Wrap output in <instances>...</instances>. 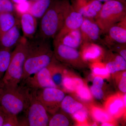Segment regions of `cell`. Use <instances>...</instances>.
Returning a JSON list of instances; mask_svg holds the SVG:
<instances>
[{
	"label": "cell",
	"instance_id": "cell-20",
	"mask_svg": "<svg viewBox=\"0 0 126 126\" xmlns=\"http://www.w3.org/2000/svg\"><path fill=\"white\" fill-rule=\"evenodd\" d=\"M18 20L15 16V13L8 12L0 13V37L14 26Z\"/></svg>",
	"mask_w": 126,
	"mask_h": 126
},
{
	"label": "cell",
	"instance_id": "cell-35",
	"mask_svg": "<svg viewBox=\"0 0 126 126\" xmlns=\"http://www.w3.org/2000/svg\"><path fill=\"white\" fill-rule=\"evenodd\" d=\"M93 72L94 74L102 76H106L109 74L105 68L97 67L94 68L93 70Z\"/></svg>",
	"mask_w": 126,
	"mask_h": 126
},
{
	"label": "cell",
	"instance_id": "cell-9",
	"mask_svg": "<svg viewBox=\"0 0 126 126\" xmlns=\"http://www.w3.org/2000/svg\"><path fill=\"white\" fill-rule=\"evenodd\" d=\"M36 96L48 113L54 114L61 107L65 96L64 93L58 88H47L36 92Z\"/></svg>",
	"mask_w": 126,
	"mask_h": 126
},
{
	"label": "cell",
	"instance_id": "cell-37",
	"mask_svg": "<svg viewBox=\"0 0 126 126\" xmlns=\"http://www.w3.org/2000/svg\"><path fill=\"white\" fill-rule=\"evenodd\" d=\"M6 114L0 108V126H3Z\"/></svg>",
	"mask_w": 126,
	"mask_h": 126
},
{
	"label": "cell",
	"instance_id": "cell-33",
	"mask_svg": "<svg viewBox=\"0 0 126 126\" xmlns=\"http://www.w3.org/2000/svg\"><path fill=\"white\" fill-rule=\"evenodd\" d=\"M90 92L92 95L96 99L101 100L103 97L104 93L102 88L97 87L92 85L90 88Z\"/></svg>",
	"mask_w": 126,
	"mask_h": 126
},
{
	"label": "cell",
	"instance_id": "cell-27",
	"mask_svg": "<svg viewBox=\"0 0 126 126\" xmlns=\"http://www.w3.org/2000/svg\"><path fill=\"white\" fill-rule=\"evenodd\" d=\"M30 6V1L29 0L19 4H14L15 13L19 17L23 14L29 13Z\"/></svg>",
	"mask_w": 126,
	"mask_h": 126
},
{
	"label": "cell",
	"instance_id": "cell-14",
	"mask_svg": "<svg viewBox=\"0 0 126 126\" xmlns=\"http://www.w3.org/2000/svg\"><path fill=\"white\" fill-rule=\"evenodd\" d=\"M19 20L10 29L4 33L0 37V49L11 50L19 42L21 36L20 34Z\"/></svg>",
	"mask_w": 126,
	"mask_h": 126
},
{
	"label": "cell",
	"instance_id": "cell-26",
	"mask_svg": "<svg viewBox=\"0 0 126 126\" xmlns=\"http://www.w3.org/2000/svg\"><path fill=\"white\" fill-rule=\"evenodd\" d=\"M92 114L94 119L102 123L108 122L111 119V117L109 113L99 109H94Z\"/></svg>",
	"mask_w": 126,
	"mask_h": 126
},
{
	"label": "cell",
	"instance_id": "cell-31",
	"mask_svg": "<svg viewBox=\"0 0 126 126\" xmlns=\"http://www.w3.org/2000/svg\"><path fill=\"white\" fill-rule=\"evenodd\" d=\"M6 117L3 126H19V121L17 115L6 114Z\"/></svg>",
	"mask_w": 126,
	"mask_h": 126
},
{
	"label": "cell",
	"instance_id": "cell-1",
	"mask_svg": "<svg viewBox=\"0 0 126 126\" xmlns=\"http://www.w3.org/2000/svg\"><path fill=\"white\" fill-rule=\"evenodd\" d=\"M28 40L21 82L48 66L55 58L50 40L39 37Z\"/></svg>",
	"mask_w": 126,
	"mask_h": 126
},
{
	"label": "cell",
	"instance_id": "cell-40",
	"mask_svg": "<svg viewBox=\"0 0 126 126\" xmlns=\"http://www.w3.org/2000/svg\"><path fill=\"white\" fill-rule=\"evenodd\" d=\"M4 88V86H3L2 82L1 81H0V98L1 96L2 92H3Z\"/></svg>",
	"mask_w": 126,
	"mask_h": 126
},
{
	"label": "cell",
	"instance_id": "cell-19",
	"mask_svg": "<svg viewBox=\"0 0 126 126\" xmlns=\"http://www.w3.org/2000/svg\"><path fill=\"white\" fill-rule=\"evenodd\" d=\"M52 0H30V6L29 13L37 19L41 18L49 7Z\"/></svg>",
	"mask_w": 126,
	"mask_h": 126
},
{
	"label": "cell",
	"instance_id": "cell-17",
	"mask_svg": "<svg viewBox=\"0 0 126 126\" xmlns=\"http://www.w3.org/2000/svg\"><path fill=\"white\" fill-rule=\"evenodd\" d=\"M81 53L83 59L86 61L96 60L103 55L102 48L98 44L86 43L82 44Z\"/></svg>",
	"mask_w": 126,
	"mask_h": 126
},
{
	"label": "cell",
	"instance_id": "cell-22",
	"mask_svg": "<svg viewBox=\"0 0 126 126\" xmlns=\"http://www.w3.org/2000/svg\"><path fill=\"white\" fill-rule=\"evenodd\" d=\"M11 50L0 49V82L4 76L11 58Z\"/></svg>",
	"mask_w": 126,
	"mask_h": 126
},
{
	"label": "cell",
	"instance_id": "cell-39",
	"mask_svg": "<svg viewBox=\"0 0 126 126\" xmlns=\"http://www.w3.org/2000/svg\"><path fill=\"white\" fill-rule=\"evenodd\" d=\"M101 2H106L107 1H110L114 0H97ZM115 0L119 1H121V2H123V3L126 4V0Z\"/></svg>",
	"mask_w": 126,
	"mask_h": 126
},
{
	"label": "cell",
	"instance_id": "cell-30",
	"mask_svg": "<svg viewBox=\"0 0 126 126\" xmlns=\"http://www.w3.org/2000/svg\"><path fill=\"white\" fill-rule=\"evenodd\" d=\"M126 44H116L109 46L108 47L112 51L117 53L126 60Z\"/></svg>",
	"mask_w": 126,
	"mask_h": 126
},
{
	"label": "cell",
	"instance_id": "cell-8",
	"mask_svg": "<svg viewBox=\"0 0 126 126\" xmlns=\"http://www.w3.org/2000/svg\"><path fill=\"white\" fill-rule=\"evenodd\" d=\"M53 44L54 57L59 63L77 67H82L86 64V61L77 49L55 40H53Z\"/></svg>",
	"mask_w": 126,
	"mask_h": 126
},
{
	"label": "cell",
	"instance_id": "cell-38",
	"mask_svg": "<svg viewBox=\"0 0 126 126\" xmlns=\"http://www.w3.org/2000/svg\"><path fill=\"white\" fill-rule=\"evenodd\" d=\"M14 4H19L21 2H25L28 0H10Z\"/></svg>",
	"mask_w": 126,
	"mask_h": 126
},
{
	"label": "cell",
	"instance_id": "cell-13",
	"mask_svg": "<svg viewBox=\"0 0 126 126\" xmlns=\"http://www.w3.org/2000/svg\"><path fill=\"white\" fill-rule=\"evenodd\" d=\"M84 18L81 14L74 10L70 4L65 14L63 27L54 39H58L69 32L79 29Z\"/></svg>",
	"mask_w": 126,
	"mask_h": 126
},
{
	"label": "cell",
	"instance_id": "cell-3",
	"mask_svg": "<svg viewBox=\"0 0 126 126\" xmlns=\"http://www.w3.org/2000/svg\"><path fill=\"white\" fill-rule=\"evenodd\" d=\"M28 39L21 36L19 42L12 52L9 66L1 80L4 88L17 87L22 80L26 58Z\"/></svg>",
	"mask_w": 126,
	"mask_h": 126
},
{
	"label": "cell",
	"instance_id": "cell-6",
	"mask_svg": "<svg viewBox=\"0 0 126 126\" xmlns=\"http://www.w3.org/2000/svg\"><path fill=\"white\" fill-rule=\"evenodd\" d=\"M30 89L29 102L24 111L25 117L21 121L19 120L20 126H48L49 119L48 112L36 96V90Z\"/></svg>",
	"mask_w": 126,
	"mask_h": 126
},
{
	"label": "cell",
	"instance_id": "cell-36",
	"mask_svg": "<svg viewBox=\"0 0 126 126\" xmlns=\"http://www.w3.org/2000/svg\"><path fill=\"white\" fill-rule=\"evenodd\" d=\"M104 84V80L102 78L97 76L94 78L93 81V85L96 87L102 88Z\"/></svg>",
	"mask_w": 126,
	"mask_h": 126
},
{
	"label": "cell",
	"instance_id": "cell-28",
	"mask_svg": "<svg viewBox=\"0 0 126 126\" xmlns=\"http://www.w3.org/2000/svg\"><path fill=\"white\" fill-rule=\"evenodd\" d=\"M76 92L78 96L82 100L88 101L92 99V94L90 90L84 85L79 88Z\"/></svg>",
	"mask_w": 126,
	"mask_h": 126
},
{
	"label": "cell",
	"instance_id": "cell-16",
	"mask_svg": "<svg viewBox=\"0 0 126 126\" xmlns=\"http://www.w3.org/2000/svg\"><path fill=\"white\" fill-rule=\"evenodd\" d=\"M20 23L23 36L28 39L34 38L37 28V19L29 13L20 16Z\"/></svg>",
	"mask_w": 126,
	"mask_h": 126
},
{
	"label": "cell",
	"instance_id": "cell-5",
	"mask_svg": "<svg viewBox=\"0 0 126 126\" xmlns=\"http://www.w3.org/2000/svg\"><path fill=\"white\" fill-rule=\"evenodd\" d=\"M126 18V4L114 0L103 4L94 20L104 34L111 26Z\"/></svg>",
	"mask_w": 126,
	"mask_h": 126
},
{
	"label": "cell",
	"instance_id": "cell-10",
	"mask_svg": "<svg viewBox=\"0 0 126 126\" xmlns=\"http://www.w3.org/2000/svg\"><path fill=\"white\" fill-rule=\"evenodd\" d=\"M82 43H102L101 30L94 19L84 18L79 28Z\"/></svg>",
	"mask_w": 126,
	"mask_h": 126
},
{
	"label": "cell",
	"instance_id": "cell-42",
	"mask_svg": "<svg viewBox=\"0 0 126 126\" xmlns=\"http://www.w3.org/2000/svg\"><path fill=\"white\" fill-rule=\"evenodd\" d=\"M126 94H125L124 96V98H123V102H124V106H125V107H126Z\"/></svg>",
	"mask_w": 126,
	"mask_h": 126
},
{
	"label": "cell",
	"instance_id": "cell-29",
	"mask_svg": "<svg viewBox=\"0 0 126 126\" xmlns=\"http://www.w3.org/2000/svg\"><path fill=\"white\" fill-rule=\"evenodd\" d=\"M5 12L15 13L14 4L10 0H0V13Z\"/></svg>",
	"mask_w": 126,
	"mask_h": 126
},
{
	"label": "cell",
	"instance_id": "cell-21",
	"mask_svg": "<svg viewBox=\"0 0 126 126\" xmlns=\"http://www.w3.org/2000/svg\"><path fill=\"white\" fill-rule=\"evenodd\" d=\"M60 108L63 111L73 114L83 108L82 103L77 101L70 96L64 97L61 103Z\"/></svg>",
	"mask_w": 126,
	"mask_h": 126
},
{
	"label": "cell",
	"instance_id": "cell-4",
	"mask_svg": "<svg viewBox=\"0 0 126 126\" xmlns=\"http://www.w3.org/2000/svg\"><path fill=\"white\" fill-rule=\"evenodd\" d=\"M30 89L23 84L14 88H4L0 98V108L7 114L17 115L27 108Z\"/></svg>",
	"mask_w": 126,
	"mask_h": 126
},
{
	"label": "cell",
	"instance_id": "cell-12",
	"mask_svg": "<svg viewBox=\"0 0 126 126\" xmlns=\"http://www.w3.org/2000/svg\"><path fill=\"white\" fill-rule=\"evenodd\" d=\"M102 43L108 47L113 44H126V18L109 28Z\"/></svg>",
	"mask_w": 126,
	"mask_h": 126
},
{
	"label": "cell",
	"instance_id": "cell-25",
	"mask_svg": "<svg viewBox=\"0 0 126 126\" xmlns=\"http://www.w3.org/2000/svg\"><path fill=\"white\" fill-rule=\"evenodd\" d=\"M124 107L123 100L120 98H117L113 100L108 106L109 112L111 115H116L119 113L120 110H122Z\"/></svg>",
	"mask_w": 126,
	"mask_h": 126
},
{
	"label": "cell",
	"instance_id": "cell-23",
	"mask_svg": "<svg viewBox=\"0 0 126 126\" xmlns=\"http://www.w3.org/2000/svg\"><path fill=\"white\" fill-rule=\"evenodd\" d=\"M62 83L65 88L71 92H75L84 85L83 81L78 78L64 77L63 78Z\"/></svg>",
	"mask_w": 126,
	"mask_h": 126
},
{
	"label": "cell",
	"instance_id": "cell-7",
	"mask_svg": "<svg viewBox=\"0 0 126 126\" xmlns=\"http://www.w3.org/2000/svg\"><path fill=\"white\" fill-rule=\"evenodd\" d=\"M55 58L48 66L43 68L33 74V77H29L21 83L31 90H37L47 88H58L54 82L52 75L58 64Z\"/></svg>",
	"mask_w": 126,
	"mask_h": 126
},
{
	"label": "cell",
	"instance_id": "cell-15",
	"mask_svg": "<svg viewBox=\"0 0 126 126\" xmlns=\"http://www.w3.org/2000/svg\"><path fill=\"white\" fill-rule=\"evenodd\" d=\"M104 58L105 68L109 74L126 70V60L119 54L108 51L104 55Z\"/></svg>",
	"mask_w": 126,
	"mask_h": 126
},
{
	"label": "cell",
	"instance_id": "cell-43",
	"mask_svg": "<svg viewBox=\"0 0 126 126\" xmlns=\"http://www.w3.org/2000/svg\"><path fill=\"white\" fill-rule=\"evenodd\" d=\"M30 0V1H35V0Z\"/></svg>",
	"mask_w": 126,
	"mask_h": 126
},
{
	"label": "cell",
	"instance_id": "cell-11",
	"mask_svg": "<svg viewBox=\"0 0 126 126\" xmlns=\"http://www.w3.org/2000/svg\"><path fill=\"white\" fill-rule=\"evenodd\" d=\"M70 3L74 10L84 18L94 19L99 14L103 5L97 0H71Z\"/></svg>",
	"mask_w": 126,
	"mask_h": 126
},
{
	"label": "cell",
	"instance_id": "cell-32",
	"mask_svg": "<svg viewBox=\"0 0 126 126\" xmlns=\"http://www.w3.org/2000/svg\"><path fill=\"white\" fill-rule=\"evenodd\" d=\"M73 114L75 119L79 123L85 122L87 116V111L85 109H84L83 108Z\"/></svg>",
	"mask_w": 126,
	"mask_h": 126
},
{
	"label": "cell",
	"instance_id": "cell-41",
	"mask_svg": "<svg viewBox=\"0 0 126 126\" xmlns=\"http://www.w3.org/2000/svg\"><path fill=\"white\" fill-rule=\"evenodd\" d=\"M113 126V124L109 123L108 122L103 123L101 125V126Z\"/></svg>",
	"mask_w": 126,
	"mask_h": 126
},
{
	"label": "cell",
	"instance_id": "cell-34",
	"mask_svg": "<svg viewBox=\"0 0 126 126\" xmlns=\"http://www.w3.org/2000/svg\"><path fill=\"white\" fill-rule=\"evenodd\" d=\"M118 88L122 92L126 93V72H123L122 74L121 78L118 84Z\"/></svg>",
	"mask_w": 126,
	"mask_h": 126
},
{
	"label": "cell",
	"instance_id": "cell-18",
	"mask_svg": "<svg viewBox=\"0 0 126 126\" xmlns=\"http://www.w3.org/2000/svg\"><path fill=\"white\" fill-rule=\"evenodd\" d=\"M54 40L59 41L63 44L77 49L82 45V36L79 29L74 30L68 32L61 38Z\"/></svg>",
	"mask_w": 126,
	"mask_h": 126
},
{
	"label": "cell",
	"instance_id": "cell-24",
	"mask_svg": "<svg viewBox=\"0 0 126 126\" xmlns=\"http://www.w3.org/2000/svg\"><path fill=\"white\" fill-rule=\"evenodd\" d=\"M69 125L68 119L64 114L56 112L49 118L48 126H68Z\"/></svg>",
	"mask_w": 126,
	"mask_h": 126
},
{
	"label": "cell",
	"instance_id": "cell-2",
	"mask_svg": "<svg viewBox=\"0 0 126 126\" xmlns=\"http://www.w3.org/2000/svg\"><path fill=\"white\" fill-rule=\"evenodd\" d=\"M70 4L69 0H52L41 18L39 37L50 40L54 39L63 27L65 14Z\"/></svg>",
	"mask_w": 126,
	"mask_h": 126
}]
</instances>
